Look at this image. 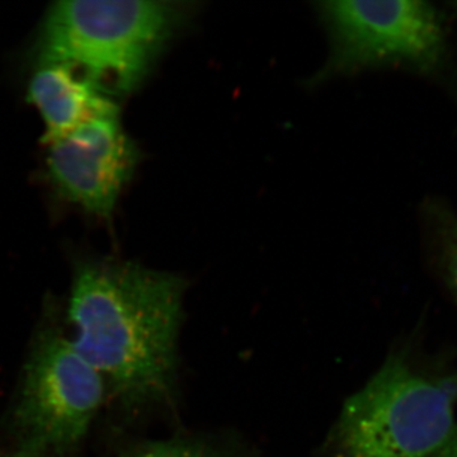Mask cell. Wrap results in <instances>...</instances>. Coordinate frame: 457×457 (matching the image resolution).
<instances>
[{
    "instance_id": "cell-1",
    "label": "cell",
    "mask_w": 457,
    "mask_h": 457,
    "mask_svg": "<svg viewBox=\"0 0 457 457\" xmlns=\"http://www.w3.org/2000/svg\"><path fill=\"white\" fill-rule=\"evenodd\" d=\"M186 282L132 262L82 261L75 266L68 317L77 350L123 407L171 399Z\"/></svg>"
},
{
    "instance_id": "cell-2",
    "label": "cell",
    "mask_w": 457,
    "mask_h": 457,
    "mask_svg": "<svg viewBox=\"0 0 457 457\" xmlns=\"http://www.w3.org/2000/svg\"><path fill=\"white\" fill-rule=\"evenodd\" d=\"M188 12L177 2L60 0L42 18L36 62L69 66L116 101L139 88Z\"/></svg>"
},
{
    "instance_id": "cell-3",
    "label": "cell",
    "mask_w": 457,
    "mask_h": 457,
    "mask_svg": "<svg viewBox=\"0 0 457 457\" xmlns=\"http://www.w3.org/2000/svg\"><path fill=\"white\" fill-rule=\"evenodd\" d=\"M457 368L385 361L345 403L336 428L341 457H435L455 428Z\"/></svg>"
},
{
    "instance_id": "cell-4",
    "label": "cell",
    "mask_w": 457,
    "mask_h": 457,
    "mask_svg": "<svg viewBox=\"0 0 457 457\" xmlns=\"http://www.w3.org/2000/svg\"><path fill=\"white\" fill-rule=\"evenodd\" d=\"M332 41L329 62L321 75L352 73L371 66H403L438 75L450 62L444 14L420 0L318 3Z\"/></svg>"
},
{
    "instance_id": "cell-5",
    "label": "cell",
    "mask_w": 457,
    "mask_h": 457,
    "mask_svg": "<svg viewBox=\"0 0 457 457\" xmlns=\"http://www.w3.org/2000/svg\"><path fill=\"white\" fill-rule=\"evenodd\" d=\"M106 383L71 338L46 330L23 370L13 422L21 450L62 453L86 437L104 399Z\"/></svg>"
},
{
    "instance_id": "cell-6",
    "label": "cell",
    "mask_w": 457,
    "mask_h": 457,
    "mask_svg": "<svg viewBox=\"0 0 457 457\" xmlns=\"http://www.w3.org/2000/svg\"><path fill=\"white\" fill-rule=\"evenodd\" d=\"M47 144V176L57 194L88 215L108 220L130 182L139 150L120 111L96 117Z\"/></svg>"
},
{
    "instance_id": "cell-7",
    "label": "cell",
    "mask_w": 457,
    "mask_h": 457,
    "mask_svg": "<svg viewBox=\"0 0 457 457\" xmlns=\"http://www.w3.org/2000/svg\"><path fill=\"white\" fill-rule=\"evenodd\" d=\"M27 98L40 113L45 143L68 134L78 126L120 111L114 99L74 69L54 62L36 66Z\"/></svg>"
},
{
    "instance_id": "cell-8",
    "label": "cell",
    "mask_w": 457,
    "mask_h": 457,
    "mask_svg": "<svg viewBox=\"0 0 457 457\" xmlns=\"http://www.w3.org/2000/svg\"><path fill=\"white\" fill-rule=\"evenodd\" d=\"M426 216L438 273L457 300V213L436 201L427 204Z\"/></svg>"
},
{
    "instance_id": "cell-9",
    "label": "cell",
    "mask_w": 457,
    "mask_h": 457,
    "mask_svg": "<svg viewBox=\"0 0 457 457\" xmlns=\"http://www.w3.org/2000/svg\"><path fill=\"white\" fill-rule=\"evenodd\" d=\"M123 457H222L196 442L168 440L147 442L129 451Z\"/></svg>"
},
{
    "instance_id": "cell-10",
    "label": "cell",
    "mask_w": 457,
    "mask_h": 457,
    "mask_svg": "<svg viewBox=\"0 0 457 457\" xmlns=\"http://www.w3.org/2000/svg\"><path fill=\"white\" fill-rule=\"evenodd\" d=\"M435 457H457V423L453 433L446 441V444L442 446V449L436 453Z\"/></svg>"
},
{
    "instance_id": "cell-11",
    "label": "cell",
    "mask_w": 457,
    "mask_h": 457,
    "mask_svg": "<svg viewBox=\"0 0 457 457\" xmlns=\"http://www.w3.org/2000/svg\"><path fill=\"white\" fill-rule=\"evenodd\" d=\"M4 457H44V455H38V453H29V451L26 450H20Z\"/></svg>"
},
{
    "instance_id": "cell-12",
    "label": "cell",
    "mask_w": 457,
    "mask_h": 457,
    "mask_svg": "<svg viewBox=\"0 0 457 457\" xmlns=\"http://www.w3.org/2000/svg\"><path fill=\"white\" fill-rule=\"evenodd\" d=\"M453 9H455V11L457 12V2L456 3H453Z\"/></svg>"
}]
</instances>
